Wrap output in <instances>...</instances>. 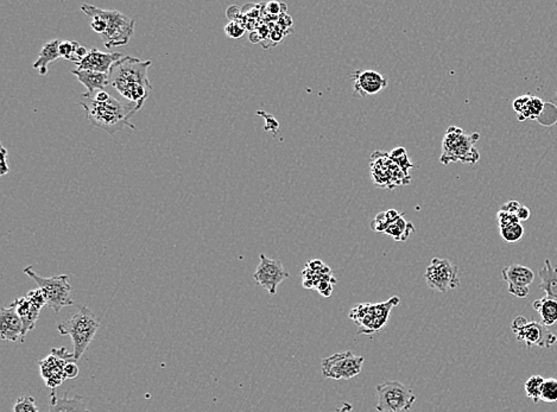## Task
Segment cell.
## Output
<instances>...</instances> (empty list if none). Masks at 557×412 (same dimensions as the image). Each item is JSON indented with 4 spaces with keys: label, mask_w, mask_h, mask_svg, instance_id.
Listing matches in <instances>:
<instances>
[{
    "label": "cell",
    "mask_w": 557,
    "mask_h": 412,
    "mask_svg": "<svg viewBox=\"0 0 557 412\" xmlns=\"http://www.w3.org/2000/svg\"><path fill=\"white\" fill-rule=\"evenodd\" d=\"M83 96V95H81ZM83 101L80 103L86 112V118L91 121L95 128H101L103 131L114 136L125 126L136 130V126L131 124V117L135 116L136 112L139 111L136 105L131 103L120 101L118 98L111 95L106 101H96V100L83 96Z\"/></svg>",
    "instance_id": "obj_2"
},
{
    "label": "cell",
    "mask_w": 557,
    "mask_h": 412,
    "mask_svg": "<svg viewBox=\"0 0 557 412\" xmlns=\"http://www.w3.org/2000/svg\"><path fill=\"white\" fill-rule=\"evenodd\" d=\"M93 21L91 23L92 29L94 30L95 33H99L100 36L106 31V23L100 18V17H93Z\"/></svg>",
    "instance_id": "obj_39"
},
{
    "label": "cell",
    "mask_w": 557,
    "mask_h": 412,
    "mask_svg": "<svg viewBox=\"0 0 557 412\" xmlns=\"http://www.w3.org/2000/svg\"><path fill=\"white\" fill-rule=\"evenodd\" d=\"M376 390L378 412H408L416 402L413 390L400 381H385L377 385Z\"/></svg>",
    "instance_id": "obj_8"
},
{
    "label": "cell",
    "mask_w": 557,
    "mask_h": 412,
    "mask_svg": "<svg viewBox=\"0 0 557 412\" xmlns=\"http://www.w3.org/2000/svg\"><path fill=\"white\" fill-rule=\"evenodd\" d=\"M121 58H124V55L120 53H103L96 48H92L86 58L76 65L78 66L76 69L91 70L96 73L110 74L112 66Z\"/></svg>",
    "instance_id": "obj_19"
},
{
    "label": "cell",
    "mask_w": 557,
    "mask_h": 412,
    "mask_svg": "<svg viewBox=\"0 0 557 412\" xmlns=\"http://www.w3.org/2000/svg\"><path fill=\"white\" fill-rule=\"evenodd\" d=\"M533 309L541 316V323L545 327H551L557 323V301L543 297L533 303Z\"/></svg>",
    "instance_id": "obj_26"
},
{
    "label": "cell",
    "mask_w": 557,
    "mask_h": 412,
    "mask_svg": "<svg viewBox=\"0 0 557 412\" xmlns=\"http://www.w3.org/2000/svg\"><path fill=\"white\" fill-rule=\"evenodd\" d=\"M538 276L541 278L540 289L545 293V297L557 301V268L551 264V260L545 259Z\"/></svg>",
    "instance_id": "obj_25"
},
{
    "label": "cell",
    "mask_w": 557,
    "mask_h": 412,
    "mask_svg": "<svg viewBox=\"0 0 557 412\" xmlns=\"http://www.w3.org/2000/svg\"><path fill=\"white\" fill-rule=\"evenodd\" d=\"M480 139V135L474 132L468 135L463 128L450 126L442 140V155L440 162L442 164L450 163H463L475 164L480 160V153L475 144Z\"/></svg>",
    "instance_id": "obj_4"
},
{
    "label": "cell",
    "mask_w": 557,
    "mask_h": 412,
    "mask_svg": "<svg viewBox=\"0 0 557 412\" xmlns=\"http://www.w3.org/2000/svg\"><path fill=\"white\" fill-rule=\"evenodd\" d=\"M280 6H281V4H278V3H268V11L270 13H273V15H277V13L281 12Z\"/></svg>",
    "instance_id": "obj_43"
},
{
    "label": "cell",
    "mask_w": 557,
    "mask_h": 412,
    "mask_svg": "<svg viewBox=\"0 0 557 412\" xmlns=\"http://www.w3.org/2000/svg\"><path fill=\"white\" fill-rule=\"evenodd\" d=\"M10 171V166L8 165V150L1 146V166H0V175L4 176Z\"/></svg>",
    "instance_id": "obj_41"
},
{
    "label": "cell",
    "mask_w": 557,
    "mask_h": 412,
    "mask_svg": "<svg viewBox=\"0 0 557 412\" xmlns=\"http://www.w3.org/2000/svg\"><path fill=\"white\" fill-rule=\"evenodd\" d=\"M79 375V366L75 363V360H71L65 366V378L66 380L75 379Z\"/></svg>",
    "instance_id": "obj_38"
},
{
    "label": "cell",
    "mask_w": 557,
    "mask_h": 412,
    "mask_svg": "<svg viewBox=\"0 0 557 412\" xmlns=\"http://www.w3.org/2000/svg\"><path fill=\"white\" fill-rule=\"evenodd\" d=\"M60 44H61V41L56 38V40L48 42L44 46H42L37 61L33 63V66L35 69H37L40 71V74L42 76L48 73V66H49L50 63L58 61L61 58Z\"/></svg>",
    "instance_id": "obj_24"
},
{
    "label": "cell",
    "mask_w": 557,
    "mask_h": 412,
    "mask_svg": "<svg viewBox=\"0 0 557 412\" xmlns=\"http://www.w3.org/2000/svg\"><path fill=\"white\" fill-rule=\"evenodd\" d=\"M80 48V44L75 41H62L60 44V55L61 58L69 60L71 62L78 63L76 51Z\"/></svg>",
    "instance_id": "obj_33"
},
{
    "label": "cell",
    "mask_w": 557,
    "mask_h": 412,
    "mask_svg": "<svg viewBox=\"0 0 557 412\" xmlns=\"http://www.w3.org/2000/svg\"><path fill=\"white\" fill-rule=\"evenodd\" d=\"M530 215H531V212H530L528 207L524 206V205H522V206L520 207V209L517 210L516 216L518 218L520 223L529 220Z\"/></svg>",
    "instance_id": "obj_42"
},
{
    "label": "cell",
    "mask_w": 557,
    "mask_h": 412,
    "mask_svg": "<svg viewBox=\"0 0 557 412\" xmlns=\"http://www.w3.org/2000/svg\"><path fill=\"white\" fill-rule=\"evenodd\" d=\"M245 28L236 21H232L225 26V33L232 40H239L245 35Z\"/></svg>",
    "instance_id": "obj_35"
},
{
    "label": "cell",
    "mask_w": 557,
    "mask_h": 412,
    "mask_svg": "<svg viewBox=\"0 0 557 412\" xmlns=\"http://www.w3.org/2000/svg\"><path fill=\"white\" fill-rule=\"evenodd\" d=\"M85 398L83 396L68 397V392H65L61 398L55 396V391L51 392L50 396L49 412H89L85 404Z\"/></svg>",
    "instance_id": "obj_23"
},
{
    "label": "cell",
    "mask_w": 557,
    "mask_h": 412,
    "mask_svg": "<svg viewBox=\"0 0 557 412\" xmlns=\"http://www.w3.org/2000/svg\"><path fill=\"white\" fill-rule=\"evenodd\" d=\"M388 156L393 160L395 164L400 166L402 171H403L406 176H410L409 171L413 169V164L410 162V160H409L408 153H406V150H405L404 148L398 146V148H393V151L388 153ZM410 178H411V176H410Z\"/></svg>",
    "instance_id": "obj_30"
},
{
    "label": "cell",
    "mask_w": 557,
    "mask_h": 412,
    "mask_svg": "<svg viewBox=\"0 0 557 412\" xmlns=\"http://www.w3.org/2000/svg\"><path fill=\"white\" fill-rule=\"evenodd\" d=\"M372 181L386 189L406 186L411 181L398 165L393 163L388 153L376 151L371 157Z\"/></svg>",
    "instance_id": "obj_10"
},
{
    "label": "cell",
    "mask_w": 557,
    "mask_h": 412,
    "mask_svg": "<svg viewBox=\"0 0 557 412\" xmlns=\"http://www.w3.org/2000/svg\"><path fill=\"white\" fill-rule=\"evenodd\" d=\"M503 280L508 284V291L512 296L525 298L530 293V286L535 280V273L528 266L511 264L503 268Z\"/></svg>",
    "instance_id": "obj_16"
},
{
    "label": "cell",
    "mask_w": 557,
    "mask_h": 412,
    "mask_svg": "<svg viewBox=\"0 0 557 412\" xmlns=\"http://www.w3.org/2000/svg\"><path fill=\"white\" fill-rule=\"evenodd\" d=\"M427 285L436 293H446L460 285L459 268L450 260L435 257L430 261L425 275Z\"/></svg>",
    "instance_id": "obj_11"
},
{
    "label": "cell",
    "mask_w": 557,
    "mask_h": 412,
    "mask_svg": "<svg viewBox=\"0 0 557 412\" xmlns=\"http://www.w3.org/2000/svg\"><path fill=\"white\" fill-rule=\"evenodd\" d=\"M497 221H498L499 228L508 226V225H513V223H520L516 215L502 209L498 210V213H497Z\"/></svg>",
    "instance_id": "obj_36"
},
{
    "label": "cell",
    "mask_w": 557,
    "mask_h": 412,
    "mask_svg": "<svg viewBox=\"0 0 557 412\" xmlns=\"http://www.w3.org/2000/svg\"><path fill=\"white\" fill-rule=\"evenodd\" d=\"M352 409H353V406H352L351 403H343V406L339 409L336 412H351Z\"/></svg>",
    "instance_id": "obj_44"
},
{
    "label": "cell",
    "mask_w": 557,
    "mask_h": 412,
    "mask_svg": "<svg viewBox=\"0 0 557 412\" xmlns=\"http://www.w3.org/2000/svg\"><path fill=\"white\" fill-rule=\"evenodd\" d=\"M547 105L548 103H545L541 98L530 94L520 95L512 103L520 121L528 119L541 121V117L547 108Z\"/></svg>",
    "instance_id": "obj_20"
},
{
    "label": "cell",
    "mask_w": 557,
    "mask_h": 412,
    "mask_svg": "<svg viewBox=\"0 0 557 412\" xmlns=\"http://www.w3.org/2000/svg\"><path fill=\"white\" fill-rule=\"evenodd\" d=\"M151 61H142L133 56H124L110 70V83L123 99L142 110L153 91L148 78Z\"/></svg>",
    "instance_id": "obj_1"
},
{
    "label": "cell",
    "mask_w": 557,
    "mask_h": 412,
    "mask_svg": "<svg viewBox=\"0 0 557 412\" xmlns=\"http://www.w3.org/2000/svg\"><path fill=\"white\" fill-rule=\"evenodd\" d=\"M12 412H40V410L33 396H23L16 400Z\"/></svg>",
    "instance_id": "obj_34"
},
{
    "label": "cell",
    "mask_w": 557,
    "mask_h": 412,
    "mask_svg": "<svg viewBox=\"0 0 557 412\" xmlns=\"http://www.w3.org/2000/svg\"><path fill=\"white\" fill-rule=\"evenodd\" d=\"M365 359L351 350L339 352L322 360V375L327 379L351 380L359 375Z\"/></svg>",
    "instance_id": "obj_9"
},
{
    "label": "cell",
    "mask_w": 557,
    "mask_h": 412,
    "mask_svg": "<svg viewBox=\"0 0 557 412\" xmlns=\"http://www.w3.org/2000/svg\"><path fill=\"white\" fill-rule=\"evenodd\" d=\"M353 92L360 98L377 95L388 87V78L376 70L359 69L352 75Z\"/></svg>",
    "instance_id": "obj_17"
},
{
    "label": "cell",
    "mask_w": 557,
    "mask_h": 412,
    "mask_svg": "<svg viewBox=\"0 0 557 412\" xmlns=\"http://www.w3.org/2000/svg\"><path fill=\"white\" fill-rule=\"evenodd\" d=\"M545 379L541 375H533L525 381L524 388L526 397L533 400V403L541 402L542 388Z\"/></svg>",
    "instance_id": "obj_29"
},
{
    "label": "cell",
    "mask_w": 557,
    "mask_h": 412,
    "mask_svg": "<svg viewBox=\"0 0 557 412\" xmlns=\"http://www.w3.org/2000/svg\"><path fill=\"white\" fill-rule=\"evenodd\" d=\"M499 233L506 243H518L524 235V227L520 223H513V225L499 228Z\"/></svg>",
    "instance_id": "obj_31"
},
{
    "label": "cell",
    "mask_w": 557,
    "mask_h": 412,
    "mask_svg": "<svg viewBox=\"0 0 557 412\" xmlns=\"http://www.w3.org/2000/svg\"><path fill=\"white\" fill-rule=\"evenodd\" d=\"M303 286L306 289H318L323 297H329L333 293L336 280L327 265L320 260H313L303 270Z\"/></svg>",
    "instance_id": "obj_15"
},
{
    "label": "cell",
    "mask_w": 557,
    "mask_h": 412,
    "mask_svg": "<svg viewBox=\"0 0 557 412\" xmlns=\"http://www.w3.org/2000/svg\"><path fill=\"white\" fill-rule=\"evenodd\" d=\"M541 400L545 403H556L557 379L555 378L545 379L543 388H542Z\"/></svg>",
    "instance_id": "obj_32"
},
{
    "label": "cell",
    "mask_w": 557,
    "mask_h": 412,
    "mask_svg": "<svg viewBox=\"0 0 557 412\" xmlns=\"http://www.w3.org/2000/svg\"><path fill=\"white\" fill-rule=\"evenodd\" d=\"M100 326L101 323L99 318L86 305H81L79 311L73 318L58 323V333L61 335H69L71 338L74 346L73 354L75 361H78L88 350Z\"/></svg>",
    "instance_id": "obj_3"
},
{
    "label": "cell",
    "mask_w": 557,
    "mask_h": 412,
    "mask_svg": "<svg viewBox=\"0 0 557 412\" xmlns=\"http://www.w3.org/2000/svg\"><path fill=\"white\" fill-rule=\"evenodd\" d=\"M13 305L16 307L17 314L19 315V318L23 322V343H24L26 334L35 329L38 318H40L41 309H38L36 305H33V302L30 301L26 296L17 298L16 301L13 302Z\"/></svg>",
    "instance_id": "obj_21"
},
{
    "label": "cell",
    "mask_w": 557,
    "mask_h": 412,
    "mask_svg": "<svg viewBox=\"0 0 557 412\" xmlns=\"http://www.w3.org/2000/svg\"><path fill=\"white\" fill-rule=\"evenodd\" d=\"M71 360H75L73 353H68L65 348H53L51 354L38 363L41 368L42 378L46 381V386L53 391L66 380L65 366Z\"/></svg>",
    "instance_id": "obj_14"
},
{
    "label": "cell",
    "mask_w": 557,
    "mask_h": 412,
    "mask_svg": "<svg viewBox=\"0 0 557 412\" xmlns=\"http://www.w3.org/2000/svg\"><path fill=\"white\" fill-rule=\"evenodd\" d=\"M415 232V226L413 223H409L404 218V214L400 215L395 223H391L388 227V230L384 232V234L391 237L396 241H406Z\"/></svg>",
    "instance_id": "obj_27"
},
{
    "label": "cell",
    "mask_w": 557,
    "mask_h": 412,
    "mask_svg": "<svg viewBox=\"0 0 557 412\" xmlns=\"http://www.w3.org/2000/svg\"><path fill=\"white\" fill-rule=\"evenodd\" d=\"M400 297H391L382 303H360L350 311V318L358 326V334H376L388 326L393 308L400 304Z\"/></svg>",
    "instance_id": "obj_6"
},
{
    "label": "cell",
    "mask_w": 557,
    "mask_h": 412,
    "mask_svg": "<svg viewBox=\"0 0 557 412\" xmlns=\"http://www.w3.org/2000/svg\"><path fill=\"white\" fill-rule=\"evenodd\" d=\"M76 76L80 83L87 88V95H93L96 92L106 91V87L110 85V75L103 73H96L91 70L74 69L71 71Z\"/></svg>",
    "instance_id": "obj_22"
},
{
    "label": "cell",
    "mask_w": 557,
    "mask_h": 412,
    "mask_svg": "<svg viewBox=\"0 0 557 412\" xmlns=\"http://www.w3.org/2000/svg\"><path fill=\"white\" fill-rule=\"evenodd\" d=\"M24 273L36 282L38 288L41 289L46 296V307L54 310L55 313L58 314L65 307L74 304V301L71 297V286L69 284V276L61 275L46 278L35 273L31 266L25 268Z\"/></svg>",
    "instance_id": "obj_7"
},
{
    "label": "cell",
    "mask_w": 557,
    "mask_h": 412,
    "mask_svg": "<svg viewBox=\"0 0 557 412\" xmlns=\"http://www.w3.org/2000/svg\"><path fill=\"white\" fill-rule=\"evenodd\" d=\"M511 329L518 341L524 343L528 347L550 348L557 343L556 335L551 333L548 327L538 322H529L523 316H518L513 320Z\"/></svg>",
    "instance_id": "obj_12"
},
{
    "label": "cell",
    "mask_w": 557,
    "mask_h": 412,
    "mask_svg": "<svg viewBox=\"0 0 557 412\" xmlns=\"http://www.w3.org/2000/svg\"><path fill=\"white\" fill-rule=\"evenodd\" d=\"M0 336L8 343H23V322L13 303L0 310Z\"/></svg>",
    "instance_id": "obj_18"
},
{
    "label": "cell",
    "mask_w": 557,
    "mask_h": 412,
    "mask_svg": "<svg viewBox=\"0 0 557 412\" xmlns=\"http://www.w3.org/2000/svg\"><path fill=\"white\" fill-rule=\"evenodd\" d=\"M81 10L89 18L100 17L106 23V31L101 35V38L108 49L126 46L135 33V19L117 10H103L88 4H83Z\"/></svg>",
    "instance_id": "obj_5"
},
{
    "label": "cell",
    "mask_w": 557,
    "mask_h": 412,
    "mask_svg": "<svg viewBox=\"0 0 557 412\" xmlns=\"http://www.w3.org/2000/svg\"><path fill=\"white\" fill-rule=\"evenodd\" d=\"M404 213H400L396 209H388L385 212H380L379 214H377L376 218H373L371 223V228L375 232H383L384 233L388 227L391 223H395L397 218H400V215Z\"/></svg>",
    "instance_id": "obj_28"
},
{
    "label": "cell",
    "mask_w": 557,
    "mask_h": 412,
    "mask_svg": "<svg viewBox=\"0 0 557 412\" xmlns=\"http://www.w3.org/2000/svg\"><path fill=\"white\" fill-rule=\"evenodd\" d=\"M520 206H522V203H518L516 200H510L508 203H504L503 206L500 207V209L516 215L517 210L520 209Z\"/></svg>",
    "instance_id": "obj_40"
},
{
    "label": "cell",
    "mask_w": 557,
    "mask_h": 412,
    "mask_svg": "<svg viewBox=\"0 0 557 412\" xmlns=\"http://www.w3.org/2000/svg\"><path fill=\"white\" fill-rule=\"evenodd\" d=\"M26 297L29 298L30 301L33 302V305H36L38 309H43L46 307V300L44 293L42 291L41 289L37 288L35 290H31Z\"/></svg>",
    "instance_id": "obj_37"
},
{
    "label": "cell",
    "mask_w": 557,
    "mask_h": 412,
    "mask_svg": "<svg viewBox=\"0 0 557 412\" xmlns=\"http://www.w3.org/2000/svg\"><path fill=\"white\" fill-rule=\"evenodd\" d=\"M259 259V265L253 275V280L273 296L276 295L278 285L289 278L290 273L282 264L281 260L270 259L265 255H260Z\"/></svg>",
    "instance_id": "obj_13"
}]
</instances>
